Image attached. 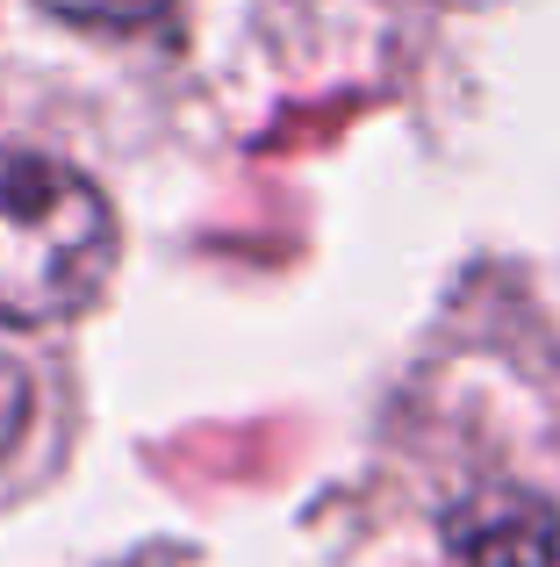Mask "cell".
Here are the masks:
<instances>
[{"mask_svg": "<svg viewBox=\"0 0 560 567\" xmlns=\"http://www.w3.org/2000/svg\"><path fill=\"white\" fill-rule=\"evenodd\" d=\"M438 539L460 567H560V511L532 488L489 482L438 517Z\"/></svg>", "mask_w": 560, "mask_h": 567, "instance_id": "7a4b0ae2", "label": "cell"}, {"mask_svg": "<svg viewBox=\"0 0 560 567\" xmlns=\"http://www.w3.org/2000/svg\"><path fill=\"white\" fill-rule=\"evenodd\" d=\"M123 230L86 173L51 152H0V323L43 331L108 288Z\"/></svg>", "mask_w": 560, "mask_h": 567, "instance_id": "6da1fadb", "label": "cell"}, {"mask_svg": "<svg viewBox=\"0 0 560 567\" xmlns=\"http://www.w3.org/2000/svg\"><path fill=\"white\" fill-rule=\"evenodd\" d=\"M43 8L80 29H152L173 14V0H43Z\"/></svg>", "mask_w": 560, "mask_h": 567, "instance_id": "3957f363", "label": "cell"}]
</instances>
